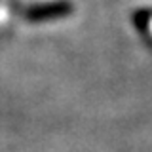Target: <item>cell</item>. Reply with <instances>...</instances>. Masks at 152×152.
Listing matches in <instances>:
<instances>
[{"mask_svg": "<svg viewBox=\"0 0 152 152\" xmlns=\"http://www.w3.org/2000/svg\"><path fill=\"white\" fill-rule=\"evenodd\" d=\"M69 2H55V4H46V6H36L31 8L27 12V19L31 21H46V19H55V17H65L66 13H70Z\"/></svg>", "mask_w": 152, "mask_h": 152, "instance_id": "cell-1", "label": "cell"}]
</instances>
